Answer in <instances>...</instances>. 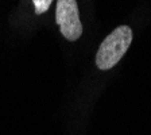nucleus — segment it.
Listing matches in <instances>:
<instances>
[{"label":"nucleus","instance_id":"1","mask_svg":"<svg viewBox=\"0 0 151 135\" xmlns=\"http://www.w3.org/2000/svg\"><path fill=\"white\" fill-rule=\"evenodd\" d=\"M132 42V30L128 26H119L108 35L96 54V65L101 70H109L127 53Z\"/></svg>","mask_w":151,"mask_h":135},{"label":"nucleus","instance_id":"2","mask_svg":"<svg viewBox=\"0 0 151 135\" xmlns=\"http://www.w3.org/2000/svg\"><path fill=\"white\" fill-rule=\"evenodd\" d=\"M55 22L68 41H77L81 37L82 23L76 0H57Z\"/></svg>","mask_w":151,"mask_h":135},{"label":"nucleus","instance_id":"3","mask_svg":"<svg viewBox=\"0 0 151 135\" xmlns=\"http://www.w3.org/2000/svg\"><path fill=\"white\" fill-rule=\"evenodd\" d=\"M53 0H32V4H34V9L35 14L41 15V14L46 12L47 9L50 8Z\"/></svg>","mask_w":151,"mask_h":135}]
</instances>
